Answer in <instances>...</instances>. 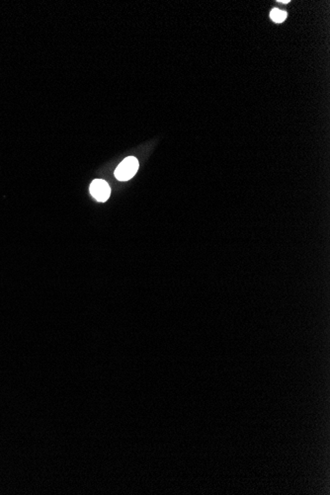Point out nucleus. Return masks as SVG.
Segmentation results:
<instances>
[{"label": "nucleus", "mask_w": 330, "mask_h": 495, "mask_svg": "<svg viewBox=\"0 0 330 495\" xmlns=\"http://www.w3.org/2000/svg\"><path fill=\"white\" fill-rule=\"evenodd\" d=\"M138 169V161L136 157L125 158L115 170V177L119 181H127L133 178Z\"/></svg>", "instance_id": "obj_1"}, {"label": "nucleus", "mask_w": 330, "mask_h": 495, "mask_svg": "<svg viewBox=\"0 0 330 495\" xmlns=\"http://www.w3.org/2000/svg\"><path fill=\"white\" fill-rule=\"evenodd\" d=\"M90 193L98 202H106L110 195L111 189L108 183L102 179H95L90 185Z\"/></svg>", "instance_id": "obj_2"}, {"label": "nucleus", "mask_w": 330, "mask_h": 495, "mask_svg": "<svg viewBox=\"0 0 330 495\" xmlns=\"http://www.w3.org/2000/svg\"><path fill=\"white\" fill-rule=\"evenodd\" d=\"M270 17H271V19L274 22H276V23H282L287 18V12L283 11V10H280V9H277V8H274V9H272V11L270 13Z\"/></svg>", "instance_id": "obj_3"}, {"label": "nucleus", "mask_w": 330, "mask_h": 495, "mask_svg": "<svg viewBox=\"0 0 330 495\" xmlns=\"http://www.w3.org/2000/svg\"><path fill=\"white\" fill-rule=\"evenodd\" d=\"M279 2H281V3H289L290 0H286V1H285V0H279Z\"/></svg>", "instance_id": "obj_4"}]
</instances>
